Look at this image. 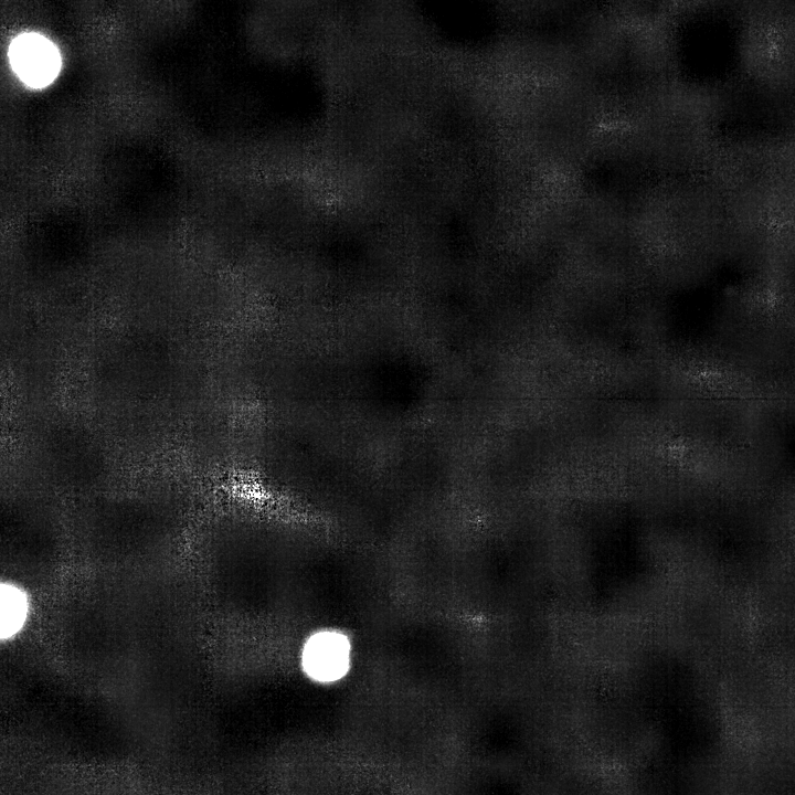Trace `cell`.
I'll return each instance as SVG.
<instances>
[{"mask_svg": "<svg viewBox=\"0 0 795 795\" xmlns=\"http://www.w3.org/2000/svg\"><path fill=\"white\" fill-rule=\"evenodd\" d=\"M727 764L695 763L653 745L617 777L626 795H729Z\"/></svg>", "mask_w": 795, "mask_h": 795, "instance_id": "obj_1", "label": "cell"}, {"mask_svg": "<svg viewBox=\"0 0 795 795\" xmlns=\"http://www.w3.org/2000/svg\"><path fill=\"white\" fill-rule=\"evenodd\" d=\"M727 767L729 795H795V739L735 745Z\"/></svg>", "mask_w": 795, "mask_h": 795, "instance_id": "obj_2", "label": "cell"}, {"mask_svg": "<svg viewBox=\"0 0 795 795\" xmlns=\"http://www.w3.org/2000/svg\"><path fill=\"white\" fill-rule=\"evenodd\" d=\"M9 59L19 78L34 88L52 83L61 68L57 47L38 33L18 35L10 44Z\"/></svg>", "mask_w": 795, "mask_h": 795, "instance_id": "obj_3", "label": "cell"}, {"mask_svg": "<svg viewBox=\"0 0 795 795\" xmlns=\"http://www.w3.org/2000/svg\"><path fill=\"white\" fill-rule=\"evenodd\" d=\"M539 778L541 795H626L617 775L581 763L553 765Z\"/></svg>", "mask_w": 795, "mask_h": 795, "instance_id": "obj_4", "label": "cell"}, {"mask_svg": "<svg viewBox=\"0 0 795 795\" xmlns=\"http://www.w3.org/2000/svg\"><path fill=\"white\" fill-rule=\"evenodd\" d=\"M348 639L338 633L322 632L314 635L303 651L306 672L319 681H332L342 677L349 666Z\"/></svg>", "mask_w": 795, "mask_h": 795, "instance_id": "obj_5", "label": "cell"}, {"mask_svg": "<svg viewBox=\"0 0 795 795\" xmlns=\"http://www.w3.org/2000/svg\"><path fill=\"white\" fill-rule=\"evenodd\" d=\"M28 613L26 596L20 589L1 585V638L12 637L22 627Z\"/></svg>", "mask_w": 795, "mask_h": 795, "instance_id": "obj_6", "label": "cell"}]
</instances>
